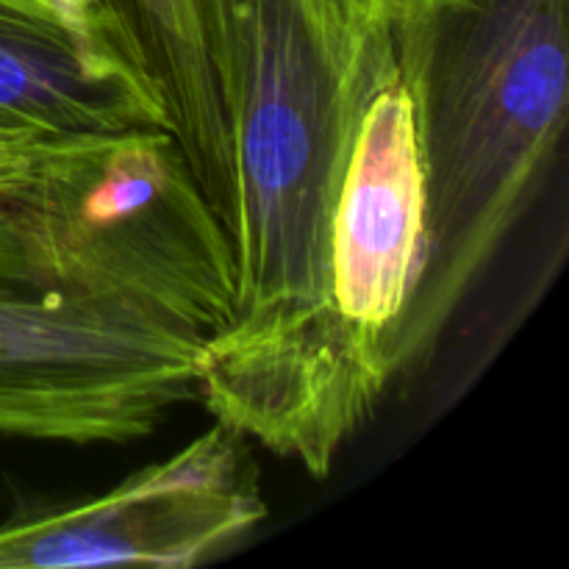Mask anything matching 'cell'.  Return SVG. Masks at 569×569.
<instances>
[{"instance_id": "obj_1", "label": "cell", "mask_w": 569, "mask_h": 569, "mask_svg": "<svg viewBox=\"0 0 569 569\" xmlns=\"http://www.w3.org/2000/svg\"><path fill=\"white\" fill-rule=\"evenodd\" d=\"M231 153V320L198 398L328 478L383 389L331 306V233L356 133L406 64L415 0H198Z\"/></svg>"}, {"instance_id": "obj_2", "label": "cell", "mask_w": 569, "mask_h": 569, "mask_svg": "<svg viewBox=\"0 0 569 569\" xmlns=\"http://www.w3.org/2000/svg\"><path fill=\"white\" fill-rule=\"evenodd\" d=\"M569 0H415L426 256L392 342L422 365L531 200L567 122Z\"/></svg>"}, {"instance_id": "obj_3", "label": "cell", "mask_w": 569, "mask_h": 569, "mask_svg": "<svg viewBox=\"0 0 569 569\" xmlns=\"http://www.w3.org/2000/svg\"><path fill=\"white\" fill-rule=\"evenodd\" d=\"M206 345V333L133 300L20 287L0 239V437H150L198 398Z\"/></svg>"}, {"instance_id": "obj_4", "label": "cell", "mask_w": 569, "mask_h": 569, "mask_svg": "<svg viewBox=\"0 0 569 569\" xmlns=\"http://www.w3.org/2000/svg\"><path fill=\"white\" fill-rule=\"evenodd\" d=\"M264 520L248 437L217 420L176 456L109 492L31 506L6 520L0 569H183L209 561Z\"/></svg>"}, {"instance_id": "obj_5", "label": "cell", "mask_w": 569, "mask_h": 569, "mask_svg": "<svg viewBox=\"0 0 569 569\" xmlns=\"http://www.w3.org/2000/svg\"><path fill=\"white\" fill-rule=\"evenodd\" d=\"M415 22V20H411ZM426 256V181L411 48L372 98L339 189L331 306L345 345L381 389Z\"/></svg>"}, {"instance_id": "obj_6", "label": "cell", "mask_w": 569, "mask_h": 569, "mask_svg": "<svg viewBox=\"0 0 569 569\" xmlns=\"http://www.w3.org/2000/svg\"><path fill=\"white\" fill-rule=\"evenodd\" d=\"M0 128L48 137L170 131L159 87L42 0H0Z\"/></svg>"}, {"instance_id": "obj_7", "label": "cell", "mask_w": 569, "mask_h": 569, "mask_svg": "<svg viewBox=\"0 0 569 569\" xmlns=\"http://www.w3.org/2000/svg\"><path fill=\"white\" fill-rule=\"evenodd\" d=\"M120 6L150 78L164 98L170 133L228 231L233 200L231 153L198 0H120Z\"/></svg>"}, {"instance_id": "obj_8", "label": "cell", "mask_w": 569, "mask_h": 569, "mask_svg": "<svg viewBox=\"0 0 569 569\" xmlns=\"http://www.w3.org/2000/svg\"><path fill=\"white\" fill-rule=\"evenodd\" d=\"M56 139L64 137H48V133L33 131H6V128H0V183L26 170Z\"/></svg>"}]
</instances>
